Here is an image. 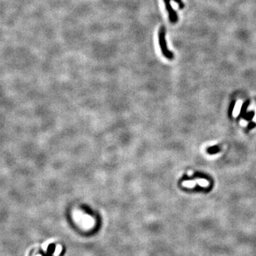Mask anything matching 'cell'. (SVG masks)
Instances as JSON below:
<instances>
[{"mask_svg":"<svg viewBox=\"0 0 256 256\" xmlns=\"http://www.w3.org/2000/svg\"><path fill=\"white\" fill-rule=\"evenodd\" d=\"M241 105H242V103H241V102H239V101L237 102V103L235 104V108L233 111V115L234 117H237L238 115V114L240 113V108H241Z\"/></svg>","mask_w":256,"mask_h":256,"instance_id":"obj_3","label":"cell"},{"mask_svg":"<svg viewBox=\"0 0 256 256\" xmlns=\"http://www.w3.org/2000/svg\"><path fill=\"white\" fill-rule=\"evenodd\" d=\"M61 250H62V247H61V246L60 245H57L56 248L55 253H54V256H58V255L61 253Z\"/></svg>","mask_w":256,"mask_h":256,"instance_id":"obj_5","label":"cell"},{"mask_svg":"<svg viewBox=\"0 0 256 256\" xmlns=\"http://www.w3.org/2000/svg\"><path fill=\"white\" fill-rule=\"evenodd\" d=\"M174 1L179 4V8L180 9H184V4L182 0H174Z\"/></svg>","mask_w":256,"mask_h":256,"instance_id":"obj_6","label":"cell"},{"mask_svg":"<svg viewBox=\"0 0 256 256\" xmlns=\"http://www.w3.org/2000/svg\"><path fill=\"white\" fill-rule=\"evenodd\" d=\"M166 28L165 26H161L160 30L158 32V38H159V44H160L161 53L168 60H173L174 59V54L172 52L169 50L167 48V44L166 41Z\"/></svg>","mask_w":256,"mask_h":256,"instance_id":"obj_1","label":"cell"},{"mask_svg":"<svg viewBox=\"0 0 256 256\" xmlns=\"http://www.w3.org/2000/svg\"><path fill=\"white\" fill-rule=\"evenodd\" d=\"M240 124H241V125H242L243 126H245L246 125H247V123H246V122H245L244 120H241V121H240Z\"/></svg>","mask_w":256,"mask_h":256,"instance_id":"obj_7","label":"cell"},{"mask_svg":"<svg viewBox=\"0 0 256 256\" xmlns=\"http://www.w3.org/2000/svg\"><path fill=\"white\" fill-rule=\"evenodd\" d=\"M194 181H195V184H198V185H200L201 186H203V187H207V186L209 185L208 181L206 179H196Z\"/></svg>","mask_w":256,"mask_h":256,"instance_id":"obj_4","label":"cell"},{"mask_svg":"<svg viewBox=\"0 0 256 256\" xmlns=\"http://www.w3.org/2000/svg\"><path fill=\"white\" fill-rule=\"evenodd\" d=\"M37 256H41V255H37Z\"/></svg>","mask_w":256,"mask_h":256,"instance_id":"obj_8","label":"cell"},{"mask_svg":"<svg viewBox=\"0 0 256 256\" xmlns=\"http://www.w3.org/2000/svg\"><path fill=\"white\" fill-rule=\"evenodd\" d=\"M164 3L165 4L166 11L169 14V19L172 24H175L178 21V15L175 9L171 5V0H164Z\"/></svg>","mask_w":256,"mask_h":256,"instance_id":"obj_2","label":"cell"}]
</instances>
